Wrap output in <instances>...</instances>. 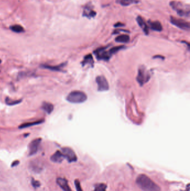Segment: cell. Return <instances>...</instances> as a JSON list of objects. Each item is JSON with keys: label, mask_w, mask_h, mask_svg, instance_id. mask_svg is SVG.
<instances>
[{"label": "cell", "mask_w": 190, "mask_h": 191, "mask_svg": "<svg viewBox=\"0 0 190 191\" xmlns=\"http://www.w3.org/2000/svg\"><path fill=\"white\" fill-rule=\"evenodd\" d=\"M136 184L143 191H161L159 185L144 174H139L138 176Z\"/></svg>", "instance_id": "obj_1"}, {"label": "cell", "mask_w": 190, "mask_h": 191, "mask_svg": "<svg viewBox=\"0 0 190 191\" xmlns=\"http://www.w3.org/2000/svg\"><path fill=\"white\" fill-rule=\"evenodd\" d=\"M169 5L181 17H189L190 16V6L189 5L177 1H172L170 2Z\"/></svg>", "instance_id": "obj_2"}, {"label": "cell", "mask_w": 190, "mask_h": 191, "mask_svg": "<svg viewBox=\"0 0 190 191\" xmlns=\"http://www.w3.org/2000/svg\"><path fill=\"white\" fill-rule=\"evenodd\" d=\"M87 100V95L84 92L80 91L71 92L66 97V100L72 104H81Z\"/></svg>", "instance_id": "obj_3"}, {"label": "cell", "mask_w": 190, "mask_h": 191, "mask_svg": "<svg viewBox=\"0 0 190 191\" xmlns=\"http://www.w3.org/2000/svg\"><path fill=\"white\" fill-rule=\"evenodd\" d=\"M171 24L176 27L185 31H189L190 29V23L181 19H177L175 17L171 16L170 18Z\"/></svg>", "instance_id": "obj_4"}, {"label": "cell", "mask_w": 190, "mask_h": 191, "mask_svg": "<svg viewBox=\"0 0 190 191\" xmlns=\"http://www.w3.org/2000/svg\"><path fill=\"white\" fill-rule=\"evenodd\" d=\"M64 159H66L69 163H73L77 161V156L74 150L69 147H64L62 149Z\"/></svg>", "instance_id": "obj_5"}, {"label": "cell", "mask_w": 190, "mask_h": 191, "mask_svg": "<svg viewBox=\"0 0 190 191\" xmlns=\"http://www.w3.org/2000/svg\"><path fill=\"white\" fill-rule=\"evenodd\" d=\"M96 83L98 85V90L99 91H106L109 88L108 81L103 75H99L96 78Z\"/></svg>", "instance_id": "obj_6"}, {"label": "cell", "mask_w": 190, "mask_h": 191, "mask_svg": "<svg viewBox=\"0 0 190 191\" xmlns=\"http://www.w3.org/2000/svg\"><path fill=\"white\" fill-rule=\"evenodd\" d=\"M41 142V138H37L34 140H33L31 143H30L29 145V156H32L35 154H36L40 147V145Z\"/></svg>", "instance_id": "obj_7"}, {"label": "cell", "mask_w": 190, "mask_h": 191, "mask_svg": "<svg viewBox=\"0 0 190 191\" xmlns=\"http://www.w3.org/2000/svg\"><path fill=\"white\" fill-rule=\"evenodd\" d=\"M149 79V75L147 73L145 68L141 67L139 69L138 75L137 77V80L140 85H143L147 82Z\"/></svg>", "instance_id": "obj_8"}, {"label": "cell", "mask_w": 190, "mask_h": 191, "mask_svg": "<svg viewBox=\"0 0 190 191\" xmlns=\"http://www.w3.org/2000/svg\"><path fill=\"white\" fill-rule=\"evenodd\" d=\"M29 168L32 171L39 173L43 169V165L40 161L37 160H33L29 164Z\"/></svg>", "instance_id": "obj_9"}, {"label": "cell", "mask_w": 190, "mask_h": 191, "mask_svg": "<svg viewBox=\"0 0 190 191\" xmlns=\"http://www.w3.org/2000/svg\"><path fill=\"white\" fill-rule=\"evenodd\" d=\"M104 50L105 48H100L99 49H98L94 52L96 56H97L99 59L107 61L110 58L112 55L110 54L109 52H106Z\"/></svg>", "instance_id": "obj_10"}, {"label": "cell", "mask_w": 190, "mask_h": 191, "mask_svg": "<svg viewBox=\"0 0 190 191\" xmlns=\"http://www.w3.org/2000/svg\"><path fill=\"white\" fill-rule=\"evenodd\" d=\"M56 183L64 191H72L68 184V181L65 178L60 177L58 178L56 180Z\"/></svg>", "instance_id": "obj_11"}, {"label": "cell", "mask_w": 190, "mask_h": 191, "mask_svg": "<svg viewBox=\"0 0 190 191\" xmlns=\"http://www.w3.org/2000/svg\"><path fill=\"white\" fill-rule=\"evenodd\" d=\"M64 157L61 151L57 150L50 157V160L54 163H60L63 161Z\"/></svg>", "instance_id": "obj_12"}, {"label": "cell", "mask_w": 190, "mask_h": 191, "mask_svg": "<svg viewBox=\"0 0 190 191\" xmlns=\"http://www.w3.org/2000/svg\"><path fill=\"white\" fill-rule=\"evenodd\" d=\"M136 20L137 21L138 24L140 27V28L142 29L146 35H148V33H149V28H148V25L146 23L144 19L141 16H139L137 17Z\"/></svg>", "instance_id": "obj_13"}, {"label": "cell", "mask_w": 190, "mask_h": 191, "mask_svg": "<svg viewBox=\"0 0 190 191\" xmlns=\"http://www.w3.org/2000/svg\"><path fill=\"white\" fill-rule=\"evenodd\" d=\"M148 24L150 28L156 32H161L163 30L162 26L159 21H148Z\"/></svg>", "instance_id": "obj_14"}, {"label": "cell", "mask_w": 190, "mask_h": 191, "mask_svg": "<svg viewBox=\"0 0 190 191\" xmlns=\"http://www.w3.org/2000/svg\"><path fill=\"white\" fill-rule=\"evenodd\" d=\"M41 108H42V110H43L44 112H45L47 114L50 115L53 112V110H54V106L51 103L44 102L42 103Z\"/></svg>", "instance_id": "obj_15"}, {"label": "cell", "mask_w": 190, "mask_h": 191, "mask_svg": "<svg viewBox=\"0 0 190 191\" xmlns=\"http://www.w3.org/2000/svg\"><path fill=\"white\" fill-rule=\"evenodd\" d=\"M45 121L44 120H40L38 121H33V122H27V123H25L22 124L19 126L20 128H27V127H31L33 126H35V125H40L41 124L43 123Z\"/></svg>", "instance_id": "obj_16"}, {"label": "cell", "mask_w": 190, "mask_h": 191, "mask_svg": "<svg viewBox=\"0 0 190 191\" xmlns=\"http://www.w3.org/2000/svg\"><path fill=\"white\" fill-rule=\"evenodd\" d=\"M96 15V12L94 11L91 9L89 6L85 8L83 12V16L87 17H94Z\"/></svg>", "instance_id": "obj_17"}, {"label": "cell", "mask_w": 190, "mask_h": 191, "mask_svg": "<svg viewBox=\"0 0 190 191\" xmlns=\"http://www.w3.org/2000/svg\"><path fill=\"white\" fill-rule=\"evenodd\" d=\"M130 38L129 35L123 34L119 36H118L116 38V42H120V43H127L129 41Z\"/></svg>", "instance_id": "obj_18"}, {"label": "cell", "mask_w": 190, "mask_h": 191, "mask_svg": "<svg viewBox=\"0 0 190 191\" xmlns=\"http://www.w3.org/2000/svg\"><path fill=\"white\" fill-rule=\"evenodd\" d=\"M116 2L123 6H128L133 3H137V0H116Z\"/></svg>", "instance_id": "obj_19"}, {"label": "cell", "mask_w": 190, "mask_h": 191, "mask_svg": "<svg viewBox=\"0 0 190 191\" xmlns=\"http://www.w3.org/2000/svg\"><path fill=\"white\" fill-rule=\"evenodd\" d=\"M10 29L13 32L16 33H21L24 32L23 28L20 25H14L10 27Z\"/></svg>", "instance_id": "obj_20"}, {"label": "cell", "mask_w": 190, "mask_h": 191, "mask_svg": "<svg viewBox=\"0 0 190 191\" xmlns=\"http://www.w3.org/2000/svg\"><path fill=\"white\" fill-rule=\"evenodd\" d=\"M21 100H11L10 98H8L7 97L5 100V102H6V104L7 105H9V106H13V105H17L20 103L21 102Z\"/></svg>", "instance_id": "obj_21"}, {"label": "cell", "mask_w": 190, "mask_h": 191, "mask_svg": "<svg viewBox=\"0 0 190 191\" xmlns=\"http://www.w3.org/2000/svg\"><path fill=\"white\" fill-rule=\"evenodd\" d=\"M106 185L104 183H98L95 184L94 190L93 191H106Z\"/></svg>", "instance_id": "obj_22"}, {"label": "cell", "mask_w": 190, "mask_h": 191, "mask_svg": "<svg viewBox=\"0 0 190 191\" xmlns=\"http://www.w3.org/2000/svg\"><path fill=\"white\" fill-rule=\"evenodd\" d=\"M62 66H63V65H60L59 66H50V65H43L42 67L45 69H50L53 71H60L61 70V67Z\"/></svg>", "instance_id": "obj_23"}, {"label": "cell", "mask_w": 190, "mask_h": 191, "mask_svg": "<svg viewBox=\"0 0 190 191\" xmlns=\"http://www.w3.org/2000/svg\"><path fill=\"white\" fill-rule=\"evenodd\" d=\"M93 63V57L92 56V55L90 54L86 56L85 57L84 60L83 62V64L85 65V64H90L91 65H92Z\"/></svg>", "instance_id": "obj_24"}, {"label": "cell", "mask_w": 190, "mask_h": 191, "mask_svg": "<svg viewBox=\"0 0 190 191\" xmlns=\"http://www.w3.org/2000/svg\"><path fill=\"white\" fill-rule=\"evenodd\" d=\"M123 48H124V46H118L112 48L109 52L111 55H112L113 54H115L116 52H118L119 50H120Z\"/></svg>", "instance_id": "obj_25"}, {"label": "cell", "mask_w": 190, "mask_h": 191, "mask_svg": "<svg viewBox=\"0 0 190 191\" xmlns=\"http://www.w3.org/2000/svg\"><path fill=\"white\" fill-rule=\"evenodd\" d=\"M31 183L32 187L35 188H39L41 186V183L39 180H35L33 178H32L31 180Z\"/></svg>", "instance_id": "obj_26"}, {"label": "cell", "mask_w": 190, "mask_h": 191, "mask_svg": "<svg viewBox=\"0 0 190 191\" xmlns=\"http://www.w3.org/2000/svg\"><path fill=\"white\" fill-rule=\"evenodd\" d=\"M74 184L76 191H83L80 184V182L78 180H75L74 181Z\"/></svg>", "instance_id": "obj_27"}, {"label": "cell", "mask_w": 190, "mask_h": 191, "mask_svg": "<svg viewBox=\"0 0 190 191\" xmlns=\"http://www.w3.org/2000/svg\"><path fill=\"white\" fill-rule=\"evenodd\" d=\"M20 164V161L18 160H15L13 161L12 164H11V167H15L17 165H19Z\"/></svg>", "instance_id": "obj_28"}, {"label": "cell", "mask_w": 190, "mask_h": 191, "mask_svg": "<svg viewBox=\"0 0 190 191\" xmlns=\"http://www.w3.org/2000/svg\"><path fill=\"white\" fill-rule=\"evenodd\" d=\"M124 26V24H123V23H121L120 22H118L116 23L115 25H114V26L116 27V28L122 27V26Z\"/></svg>", "instance_id": "obj_29"}, {"label": "cell", "mask_w": 190, "mask_h": 191, "mask_svg": "<svg viewBox=\"0 0 190 191\" xmlns=\"http://www.w3.org/2000/svg\"><path fill=\"white\" fill-rule=\"evenodd\" d=\"M190 184H187V188H186V190H185V191H190Z\"/></svg>", "instance_id": "obj_30"}, {"label": "cell", "mask_w": 190, "mask_h": 191, "mask_svg": "<svg viewBox=\"0 0 190 191\" xmlns=\"http://www.w3.org/2000/svg\"></svg>", "instance_id": "obj_31"}]
</instances>
